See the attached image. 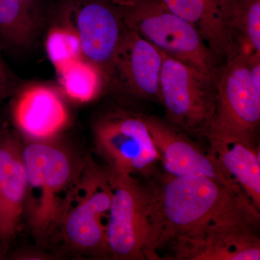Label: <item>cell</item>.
Here are the masks:
<instances>
[{
	"label": "cell",
	"instance_id": "6da1fadb",
	"mask_svg": "<svg viewBox=\"0 0 260 260\" xmlns=\"http://www.w3.org/2000/svg\"><path fill=\"white\" fill-rule=\"evenodd\" d=\"M153 186L162 222L161 246L179 236L259 228V210L234 183L166 174Z\"/></svg>",
	"mask_w": 260,
	"mask_h": 260
},
{
	"label": "cell",
	"instance_id": "7a4b0ae2",
	"mask_svg": "<svg viewBox=\"0 0 260 260\" xmlns=\"http://www.w3.org/2000/svg\"><path fill=\"white\" fill-rule=\"evenodd\" d=\"M112 189L107 230V251L116 259H161L162 222L153 186L110 170Z\"/></svg>",
	"mask_w": 260,
	"mask_h": 260
},
{
	"label": "cell",
	"instance_id": "3957f363",
	"mask_svg": "<svg viewBox=\"0 0 260 260\" xmlns=\"http://www.w3.org/2000/svg\"><path fill=\"white\" fill-rule=\"evenodd\" d=\"M26 172L25 204L29 223L37 236H44L61 223L78 183L68 155L45 143L23 148Z\"/></svg>",
	"mask_w": 260,
	"mask_h": 260
},
{
	"label": "cell",
	"instance_id": "277c9868",
	"mask_svg": "<svg viewBox=\"0 0 260 260\" xmlns=\"http://www.w3.org/2000/svg\"><path fill=\"white\" fill-rule=\"evenodd\" d=\"M128 28L136 30L159 50L216 80L220 67L194 25L177 16L159 0H142L121 8Z\"/></svg>",
	"mask_w": 260,
	"mask_h": 260
},
{
	"label": "cell",
	"instance_id": "5b68a950",
	"mask_svg": "<svg viewBox=\"0 0 260 260\" xmlns=\"http://www.w3.org/2000/svg\"><path fill=\"white\" fill-rule=\"evenodd\" d=\"M249 56L238 51L220 67L216 80L215 113L207 140L239 141L258 147L260 89L251 80Z\"/></svg>",
	"mask_w": 260,
	"mask_h": 260
},
{
	"label": "cell",
	"instance_id": "8992f818",
	"mask_svg": "<svg viewBox=\"0 0 260 260\" xmlns=\"http://www.w3.org/2000/svg\"><path fill=\"white\" fill-rule=\"evenodd\" d=\"M161 53L160 103L168 124L206 138L215 113L216 80Z\"/></svg>",
	"mask_w": 260,
	"mask_h": 260
},
{
	"label": "cell",
	"instance_id": "52a82bcc",
	"mask_svg": "<svg viewBox=\"0 0 260 260\" xmlns=\"http://www.w3.org/2000/svg\"><path fill=\"white\" fill-rule=\"evenodd\" d=\"M94 135L98 150L110 170L131 176L146 174L160 161L143 114L111 111L95 121Z\"/></svg>",
	"mask_w": 260,
	"mask_h": 260
},
{
	"label": "cell",
	"instance_id": "ba28073f",
	"mask_svg": "<svg viewBox=\"0 0 260 260\" xmlns=\"http://www.w3.org/2000/svg\"><path fill=\"white\" fill-rule=\"evenodd\" d=\"M60 16L79 38L83 57L102 70L108 83L114 56L127 30L121 7L109 0H66Z\"/></svg>",
	"mask_w": 260,
	"mask_h": 260
},
{
	"label": "cell",
	"instance_id": "9c48e42d",
	"mask_svg": "<svg viewBox=\"0 0 260 260\" xmlns=\"http://www.w3.org/2000/svg\"><path fill=\"white\" fill-rule=\"evenodd\" d=\"M112 189L108 174L87 169L78 183L61 223L73 245L91 251H107V230Z\"/></svg>",
	"mask_w": 260,
	"mask_h": 260
},
{
	"label": "cell",
	"instance_id": "30bf717a",
	"mask_svg": "<svg viewBox=\"0 0 260 260\" xmlns=\"http://www.w3.org/2000/svg\"><path fill=\"white\" fill-rule=\"evenodd\" d=\"M161 51L128 28L111 67L107 85L126 96L160 102Z\"/></svg>",
	"mask_w": 260,
	"mask_h": 260
},
{
	"label": "cell",
	"instance_id": "8fae6325",
	"mask_svg": "<svg viewBox=\"0 0 260 260\" xmlns=\"http://www.w3.org/2000/svg\"><path fill=\"white\" fill-rule=\"evenodd\" d=\"M143 116L168 175L210 177L237 184L222 172L209 153L203 151L181 131L158 118Z\"/></svg>",
	"mask_w": 260,
	"mask_h": 260
},
{
	"label": "cell",
	"instance_id": "7c38bea8",
	"mask_svg": "<svg viewBox=\"0 0 260 260\" xmlns=\"http://www.w3.org/2000/svg\"><path fill=\"white\" fill-rule=\"evenodd\" d=\"M25 191L23 148L16 133L5 126L0 131V246L3 252L18 229Z\"/></svg>",
	"mask_w": 260,
	"mask_h": 260
},
{
	"label": "cell",
	"instance_id": "4fadbf2b",
	"mask_svg": "<svg viewBox=\"0 0 260 260\" xmlns=\"http://www.w3.org/2000/svg\"><path fill=\"white\" fill-rule=\"evenodd\" d=\"M168 244L170 245L169 259H260L259 235L258 232L251 231H222L179 236Z\"/></svg>",
	"mask_w": 260,
	"mask_h": 260
},
{
	"label": "cell",
	"instance_id": "5bb4252c",
	"mask_svg": "<svg viewBox=\"0 0 260 260\" xmlns=\"http://www.w3.org/2000/svg\"><path fill=\"white\" fill-rule=\"evenodd\" d=\"M13 114L19 129L37 140L47 139L57 134L69 119L59 92L42 83L22 89L15 99Z\"/></svg>",
	"mask_w": 260,
	"mask_h": 260
},
{
	"label": "cell",
	"instance_id": "9a60e30c",
	"mask_svg": "<svg viewBox=\"0 0 260 260\" xmlns=\"http://www.w3.org/2000/svg\"><path fill=\"white\" fill-rule=\"evenodd\" d=\"M211 155L222 172L239 186L254 206L260 210L259 146L239 141L208 140Z\"/></svg>",
	"mask_w": 260,
	"mask_h": 260
},
{
	"label": "cell",
	"instance_id": "2e32d148",
	"mask_svg": "<svg viewBox=\"0 0 260 260\" xmlns=\"http://www.w3.org/2000/svg\"><path fill=\"white\" fill-rule=\"evenodd\" d=\"M169 11L194 25L219 62L230 59L238 50L208 0H159Z\"/></svg>",
	"mask_w": 260,
	"mask_h": 260
},
{
	"label": "cell",
	"instance_id": "e0dca14e",
	"mask_svg": "<svg viewBox=\"0 0 260 260\" xmlns=\"http://www.w3.org/2000/svg\"><path fill=\"white\" fill-rule=\"evenodd\" d=\"M40 22L30 0H0V50L28 47Z\"/></svg>",
	"mask_w": 260,
	"mask_h": 260
},
{
	"label": "cell",
	"instance_id": "ac0fdd59",
	"mask_svg": "<svg viewBox=\"0 0 260 260\" xmlns=\"http://www.w3.org/2000/svg\"><path fill=\"white\" fill-rule=\"evenodd\" d=\"M56 73L60 88L76 102H90L107 85L102 70L85 58L68 65Z\"/></svg>",
	"mask_w": 260,
	"mask_h": 260
},
{
	"label": "cell",
	"instance_id": "d6986e66",
	"mask_svg": "<svg viewBox=\"0 0 260 260\" xmlns=\"http://www.w3.org/2000/svg\"><path fill=\"white\" fill-rule=\"evenodd\" d=\"M232 32L238 51L248 55L260 53V0H237Z\"/></svg>",
	"mask_w": 260,
	"mask_h": 260
},
{
	"label": "cell",
	"instance_id": "ffe728a7",
	"mask_svg": "<svg viewBox=\"0 0 260 260\" xmlns=\"http://www.w3.org/2000/svg\"><path fill=\"white\" fill-rule=\"evenodd\" d=\"M52 27L46 39L48 57L59 71L65 67L83 57L81 44L76 32L69 25L62 23Z\"/></svg>",
	"mask_w": 260,
	"mask_h": 260
},
{
	"label": "cell",
	"instance_id": "44dd1931",
	"mask_svg": "<svg viewBox=\"0 0 260 260\" xmlns=\"http://www.w3.org/2000/svg\"><path fill=\"white\" fill-rule=\"evenodd\" d=\"M14 84V78L8 67L5 64L0 50V100L9 93Z\"/></svg>",
	"mask_w": 260,
	"mask_h": 260
},
{
	"label": "cell",
	"instance_id": "7402d4cb",
	"mask_svg": "<svg viewBox=\"0 0 260 260\" xmlns=\"http://www.w3.org/2000/svg\"><path fill=\"white\" fill-rule=\"evenodd\" d=\"M227 29L226 23L237 0H208ZM228 30V29H227Z\"/></svg>",
	"mask_w": 260,
	"mask_h": 260
},
{
	"label": "cell",
	"instance_id": "603a6c76",
	"mask_svg": "<svg viewBox=\"0 0 260 260\" xmlns=\"http://www.w3.org/2000/svg\"><path fill=\"white\" fill-rule=\"evenodd\" d=\"M109 1L121 8H132L138 5L142 0H109Z\"/></svg>",
	"mask_w": 260,
	"mask_h": 260
},
{
	"label": "cell",
	"instance_id": "cb8c5ba5",
	"mask_svg": "<svg viewBox=\"0 0 260 260\" xmlns=\"http://www.w3.org/2000/svg\"><path fill=\"white\" fill-rule=\"evenodd\" d=\"M2 254H3V251H2L1 246H0V258L2 257Z\"/></svg>",
	"mask_w": 260,
	"mask_h": 260
}]
</instances>
